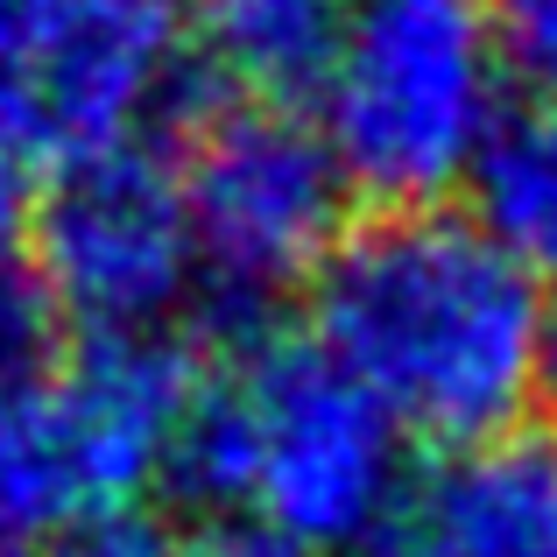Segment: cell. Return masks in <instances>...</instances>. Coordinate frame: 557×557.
<instances>
[{
    "label": "cell",
    "mask_w": 557,
    "mask_h": 557,
    "mask_svg": "<svg viewBox=\"0 0 557 557\" xmlns=\"http://www.w3.org/2000/svg\"><path fill=\"white\" fill-rule=\"evenodd\" d=\"M0 557H36L28 544H14V536H0Z\"/></svg>",
    "instance_id": "17"
},
{
    "label": "cell",
    "mask_w": 557,
    "mask_h": 557,
    "mask_svg": "<svg viewBox=\"0 0 557 557\" xmlns=\"http://www.w3.org/2000/svg\"><path fill=\"white\" fill-rule=\"evenodd\" d=\"M184 212L219 318L255 339L269 297L318 275L346 240V170L325 127L275 99H219L184 141Z\"/></svg>",
    "instance_id": "4"
},
{
    "label": "cell",
    "mask_w": 557,
    "mask_h": 557,
    "mask_svg": "<svg viewBox=\"0 0 557 557\" xmlns=\"http://www.w3.org/2000/svg\"><path fill=\"white\" fill-rule=\"evenodd\" d=\"M536 403L550 409V431H557V311H550V339H544V368H536Z\"/></svg>",
    "instance_id": "16"
},
{
    "label": "cell",
    "mask_w": 557,
    "mask_h": 557,
    "mask_svg": "<svg viewBox=\"0 0 557 557\" xmlns=\"http://www.w3.org/2000/svg\"><path fill=\"white\" fill-rule=\"evenodd\" d=\"M325 141L381 212L437 205L480 170L502 107V28L487 0H346L325 71Z\"/></svg>",
    "instance_id": "2"
},
{
    "label": "cell",
    "mask_w": 557,
    "mask_h": 557,
    "mask_svg": "<svg viewBox=\"0 0 557 557\" xmlns=\"http://www.w3.org/2000/svg\"><path fill=\"white\" fill-rule=\"evenodd\" d=\"M198 0H36L14 85L42 149L99 156L184 99Z\"/></svg>",
    "instance_id": "7"
},
{
    "label": "cell",
    "mask_w": 557,
    "mask_h": 557,
    "mask_svg": "<svg viewBox=\"0 0 557 557\" xmlns=\"http://www.w3.org/2000/svg\"><path fill=\"white\" fill-rule=\"evenodd\" d=\"M339 28L346 0H198L205 57L233 85H247L255 99H275V107L304 85H325Z\"/></svg>",
    "instance_id": "9"
},
{
    "label": "cell",
    "mask_w": 557,
    "mask_h": 557,
    "mask_svg": "<svg viewBox=\"0 0 557 557\" xmlns=\"http://www.w3.org/2000/svg\"><path fill=\"white\" fill-rule=\"evenodd\" d=\"M487 8H494V28H502V50L530 78L557 85V0H487Z\"/></svg>",
    "instance_id": "13"
},
{
    "label": "cell",
    "mask_w": 557,
    "mask_h": 557,
    "mask_svg": "<svg viewBox=\"0 0 557 557\" xmlns=\"http://www.w3.org/2000/svg\"><path fill=\"white\" fill-rule=\"evenodd\" d=\"M156 557H304V550L283 544L275 530H261L255 516H205L177 544H156Z\"/></svg>",
    "instance_id": "14"
},
{
    "label": "cell",
    "mask_w": 557,
    "mask_h": 557,
    "mask_svg": "<svg viewBox=\"0 0 557 557\" xmlns=\"http://www.w3.org/2000/svg\"><path fill=\"white\" fill-rule=\"evenodd\" d=\"M480 205L536 275H557V99L494 127L480 156Z\"/></svg>",
    "instance_id": "10"
},
{
    "label": "cell",
    "mask_w": 557,
    "mask_h": 557,
    "mask_svg": "<svg viewBox=\"0 0 557 557\" xmlns=\"http://www.w3.org/2000/svg\"><path fill=\"white\" fill-rule=\"evenodd\" d=\"M42 156V135L28 121V99L14 78H0V269H8L14 233L28 226V170Z\"/></svg>",
    "instance_id": "12"
},
{
    "label": "cell",
    "mask_w": 557,
    "mask_h": 557,
    "mask_svg": "<svg viewBox=\"0 0 557 557\" xmlns=\"http://www.w3.org/2000/svg\"><path fill=\"white\" fill-rule=\"evenodd\" d=\"M247 431V508L297 550L374 544L403 494L395 417L318 339H247L233 360Z\"/></svg>",
    "instance_id": "5"
},
{
    "label": "cell",
    "mask_w": 557,
    "mask_h": 557,
    "mask_svg": "<svg viewBox=\"0 0 557 557\" xmlns=\"http://www.w3.org/2000/svg\"><path fill=\"white\" fill-rule=\"evenodd\" d=\"M28 247L36 289L57 318H78L85 339L156 332L198 275L184 184L141 141L71 156L28 212Z\"/></svg>",
    "instance_id": "6"
},
{
    "label": "cell",
    "mask_w": 557,
    "mask_h": 557,
    "mask_svg": "<svg viewBox=\"0 0 557 557\" xmlns=\"http://www.w3.org/2000/svg\"><path fill=\"white\" fill-rule=\"evenodd\" d=\"M550 339L544 275L451 205H395L318 269V346L395 417L466 451L522 431Z\"/></svg>",
    "instance_id": "1"
},
{
    "label": "cell",
    "mask_w": 557,
    "mask_h": 557,
    "mask_svg": "<svg viewBox=\"0 0 557 557\" xmlns=\"http://www.w3.org/2000/svg\"><path fill=\"white\" fill-rule=\"evenodd\" d=\"M198 360L163 332L85 339L0 388V536H85L163 480Z\"/></svg>",
    "instance_id": "3"
},
{
    "label": "cell",
    "mask_w": 557,
    "mask_h": 557,
    "mask_svg": "<svg viewBox=\"0 0 557 557\" xmlns=\"http://www.w3.org/2000/svg\"><path fill=\"white\" fill-rule=\"evenodd\" d=\"M50 332H57V311L50 297L36 289V275H14L0 269V388L36 368H50Z\"/></svg>",
    "instance_id": "11"
},
{
    "label": "cell",
    "mask_w": 557,
    "mask_h": 557,
    "mask_svg": "<svg viewBox=\"0 0 557 557\" xmlns=\"http://www.w3.org/2000/svg\"><path fill=\"white\" fill-rule=\"evenodd\" d=\"M28 22H36V0H0V78H14V64H22Z\"/></svg>",
    "instance_id": "15"
},
{
    "label": "cell",
    "mask_w": 557,
    "mask_h": 557,
    "mask_svg": "<svg viewBox=\"0 0 557 557\" xmlns=\"http://www.w3.org/2000/svg\"><path fill=\"white\" fill-rule=\"evenodd\" d=\"M374 557H557V431L522 423L403 480Z\"/></svg>",
    "instance_id": "8"
}]
</instances>
